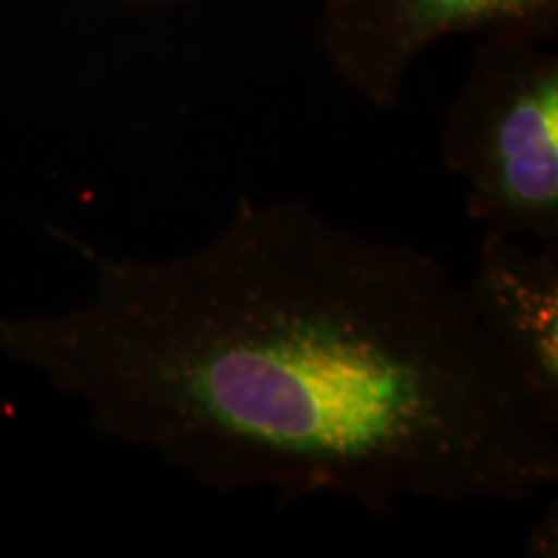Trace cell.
<instances>
[{
  "instance_id": "obj_1",
  "label": "cell",
  "mask_w": 558,
  "mask_h": 558,
  "mask_svg": "<svg viewBox=\"0 0 558 558\" xmlns=\"http://www.w3.org/2000/svg\"><path fill=\"white\" fill-rule=\"evenodd\" d=\"M94 298L0 318V349L88 403L94 427L222 494L522 501L558 484L548 401L435 256L241 199L169 259L101 256Z\"/></svg>"
},
{
  "instance_id": "obj_2",
  "label": "cell",
  "mask_w": 558,
  "mask_h": 558,
  "mask_svg": "<svg viewBox=\"0 0 558 558\" xmlns=\"http://www.w3.org/2000/svg\"><path fill=\"white\" fill-rule=\"evenodd\" d=\"M445 169L492 233L558 246V54L554 39L488 34L439 137Z\"/></svg>"
},
{
  "instance_id": "obj_3",
  "label": "cell",
  "mask_w": 558,
  "mask_h": 558,
  "mask_svg": "<svg viewBox=\"0 0 558 558\" xmlns=\"http://www.w3.org/2000/svg\"><path fill=\"white\" fill-rule=\"evenodd\" d=\"M456 34L556 39L558 0H324L318 45L360 99L393 111L416 60Z\"/></svg>"
},
{
  "instance_id": "obj_4",
  "label": "cell",
  "mask_w": 558,
  "mask_h": 558,
  "mask_svg": "<svg viewBox=\"0 0 558 558\" xmlns=\"http://www.w3.org/2000/svg\"><path fill=\"white\" fill-rule=\"evenodd\" d=\"M465 292L488 337L558 403V246L484 230Z\"/></svg>"
}]
</instances>
